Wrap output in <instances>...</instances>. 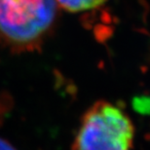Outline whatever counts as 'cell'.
<instances>
[{
    "label": "cell",
    "mask_w": 150,
    "mask_h": 150,
    "mask_svg": "<svg viewBox=\"0 0 150 150\" xmlns=\"http://www.w3.org/2000/svg\"><path fill=\"white\" fill-rule=\"evenodd\" d=\"M134 126L124 110L107 100H98L86 110L71 150H132Z\"/></svg>",
    "instance_id": "obj_2"
},
{
    "label": "cell",
    "mask_w": 150,
    "mask_h": 150,
    "mask_svg": "<svg viewBox=\"0 0 150 150\" xmlns=\"http://www.w3.org/2000/svg\"><path fill=\"white\" fill-rule=\"evenodd\" d=\"M55 0H0V45L15 53L40 49L59 16Z\"/></svg>",
    "instance_id": "obj_1"
},
{
    "label": "cell",
    "mask_w": 150,
    "mask_h": 150,
    "mask_svg": "<svg viewBox=\"0 0 150 150\" xmlns=\"http://www.w3.org/2000/svg\"><path fill=\"white\" fill-rule=\"evenodd\" d=\"M59 8L70 13L89 11L105 4L107 0H55Z\"/></svg>",
    "instance_id": "obj_3"
},
{
    "label": "cell",
    "mask_w": 150,
    "mask_h": 150,
    "mask_svg": "<svg viewBox=\"0 0 150 150\" xmlns=\"http://www.w3.org/2000/svg\"><path fill=\"white\" fill-rule=\"evenodd\" d=\"M0 150H17L8 140L0 137Z\"/></svg>",
    "instance_id": "obj_4"
}]
</instances>
